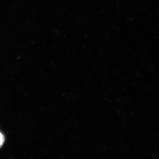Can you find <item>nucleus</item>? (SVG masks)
<instances>
[{
  "instance_id": "f257e3e1",
  "label": "nucleus",
  "mask_w": 159,
  "mask_h": 159,
  "mask_svg": "<svg viewBox=\"0 0 159 159\" xmlns=\"http://www.w3.org/2000/svg\"><path fill=\"white\" fill-rule=\"evenodd\" d=\"M5 142V138L2 134L0 133V148L2 147V145L4 144Z\"/></svg>"
}]
</instances>
